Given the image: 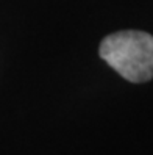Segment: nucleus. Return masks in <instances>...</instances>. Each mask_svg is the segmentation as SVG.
I'll list each match as a JSON object with an SVG mask.
<instances>
[{"label":"nucleus","mask_w":153,"mask_h":155,"mask_svg":"<svg viewBox=\"0 0 153 155\" xmlns=\"http://www.w3.org/2000/svg\"><path fill=\"white\" fill-rule=\"evenodd\" d=\"M100 58L131 83L153 78V36L139 30L108 35L100 42Z\"/></svg>","instance_id":"f257e3e1"}]
</instances>
